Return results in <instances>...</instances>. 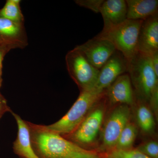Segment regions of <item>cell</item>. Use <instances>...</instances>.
<instances>
[{
    "mask_svg": "<svg viewBox=\"0 0 158 158\" xmlns=\"http://www.w3.org/2000/svg\"><path fill=\"white\" fill-rule=\"evenodd\" d=\"M100 13L104 21L106 31L118 26L127 19V5L124 0H107L102 4Z\"/></svg>",
    "mask_w": 158,
    "mask_h": 158,
    "instance_id": "cell-13",
    "label": "cell"
},
{
    "mask_svg": "<svg viewBox=\"0 0 158 158\" xmlns=\"http://www.w3.org/2000/svg\"><path fill=\"white\" fill-rule=\"evenodd\" d=\"M150 56L153 69L154 71L156 76L158 77V51L154 53Z\"/></svg>",
    "mask_w": 158,
    "mask_h": 158,
    "instance_id": "cell-24",
    "label": "cell"
},
{
    "mask_svg": "<svg viewBox=\"0 0 158 158\" xmlns=\"http://www.w3.org/2000/svg\"><path fill=\"white\" fill-rule=\"evenodd\" d=\"M137 135V127L129 122L121 132L114 149L124 150L131 149Z\"/></svg>",
    "mask_w": 158,
    "mask_h": 158,
    "instance_id": "cell-17",
    "label": "cell"
},
{
    "mask_svg": "<svg viewBox=\"0 0 158 158\" xmlns=\"http://www.w3.org/2000/svg\"><path fill=\"white\" fill-rule=\"evenodd\" d=\"M27 123L31 144L40 158H105L100 153L80 147L52 131L46 125Z\"/></svg>",
    "mask_w": 158,
    "mask_h": 158,
    "instance_id": "cell-1",
    "label": "cell"
},
{
    "mask_svg": "<svg viewBox=\"0 0 158 158\" xmlns=\"http://www.w3.org/2000/svg\"><path fill=\"white\" fill-rule=\"evenodd\" d=\"M65 59L69 73L81 92L95 88L99 69L91 65L76 48L67 53Z\"/></svg>",
    "mask_w": 158,
    "mask_h": 158,
    "instance_id": "cell-5",
    "label": "cell"
},
{
    "mask_svg": "<svg viewBox=\"0 0 158 158\" xmlns=\"http://www.w3.org/2000/svg\"><path fill=\"white\" fill-rule=\"evenodd\" d=\"M143 20L127 19L118 26L97 35L113 44L116 50L121 52L127 61L138 52V34Z\"/></svg>",
    "mask_w": 158,
    "mask_h": 158,
    "instance_id": "cell-4",
    "label": "cell"
},
{
    "mask_svg": "<svg viewBox=\"0 0 158 158\" xmlns=\"http://www.w3.org/2000/svg\"><path fill=\"white\" fill-rule=\"evenodd\" d=\"M13 49H14V48L11 46L0 44V89L2 88L3 81L2 77L3 61L6 54Z\"/></svg>",
    "mask_w": 158,
    "mask_h": 158,
    "instance_id": "cell-22",
    "label": "cell"
},
{
    "mask_svg": "<svg viewBox=\"0 0 158 158\" xmlns=\"http://www.w3.org/2000/svg\"><path fill=\"white\" fill-rule=\"evenodd\" d=\"M98 107L88 113L73 132L63 137L83 148L95 141L104 116V109Z\"/></svg>",
    "mask_w": 158,
    "mask_h": 158,
    "instance_id": "cell-7",
    "label": "cell"
},
{
    "mask_svg": "<svg viewBox=\"0 0 158 158\" xmlns=\"http://www.w3.org/2000/svg\"></svg>",
    "mask_w": 158,
    "mask_h": 158,
    "instance_id": "cell-26",
    "label": "cell"
},
{
    "mask_svg": "<svg viewBox=\"0 0 158 158\" xmlns=\"http://www.w3.org/2000/svg\"><path fill=\"white\" fill-rule=\"evenodd\" d=\"M28 44L24 23L15 22L0 17V44L23 49Z\"/></svg>",
    "mask_w": 158,
    "mask_h": 158,
    "instance_id": "cell-11",
    "label": "cell"
},
{
    "mask_svg": "<svg viewBox=\"0 0 158 158\" xmlns=\"http://www.w3.org/2000/svg\"><path fill=\"white\" fill-rule=\"evenodd\" d=\"M106 90L105 94L111 105L129 106L134 103V92L128 74H123L118 77Z\"/></svg>",
    "mask_w": 158,
    "mask_h": 158,
    "instance_id": "cell-12",
    "label": "cell"
},
{
    "mask_svg": "<svg viewBox=\"0 0 158 158\" xmlns=\"http://www.w3.org/2000/svg\"><path fill=\"white\" fill-rule=\"evenodd\" d=\"M75 48L91 65L99 70L116 50L112 43L97 36Z\"/></svg>",
    "mask_w": 158,
    "mask_h": 158,
    "instance_id": "cell-8",
    "label": "cell"
},
{
    "mask_svg": "<svg viewBox=\"0 0 158 158\" xmlns=\"http://www.w3.org/2000/svg\"><path fill=\"white\" fill-rule=\"evenodd\" d=\"M17 123V137L13 143V151L19 158H40L32 146L30 131L27 121L16 113L11 112Z\"/></svg>",
    "mask_w": 158,
    "mask_h": 158,
    "instance_id": "cell-14",
    "label": "cell"
},
{
    "mask_svg": "<svg viewBox=\"0 0 158 158\" xmlns=\"http://www.w3.org/2000/svg\"><path fill=\"white\" fill-rule=\"evenodd\" d=\"M127 71L138 95L149 102L158 88V77L153 69L150 56L138 52L128 61Z\"/></svg>",
    "mask_w": 158,
    "mask_h": 158,
    "instance_id": "cell-3",
    "label": "cell"
},
{
    "mask_svg": "<svg viewBox=\"0 0 158 158\" xmlns=\"http://www.w3.org/2000/svg\"><path fill=\"white\" fill-rule=\"evenodd\" d=\"M127 19L144 20L158 13V0H126Z\"/></svg>",
    "mask_w": 158,
    "mask_h": 158,
    "instance_id": "cell-15",
    "label": "cell"
},
{
    "mask_svg": "<svg viewBox=\"0 0 158 158\" xmlns=\"http://www.w3.org/2000/svg\"><path fill=\"white\" fill-rule=\"evenodd\" d=\"M107 158H149L137 149H114L108 153Z\"/></svg>",
    "mask_w": 158,
    "mask_h": 158,
    "instance_id": "cell-19",
    "label": "cell"
},
{
    "mask_svg": "<svg viewBox=\"0 0 158 158\" xmlns=\"http://www.w3.org/2000/svg\"><path fill=\"white\" fill-rule=\"evenodd\" d=\"M131 110L127 105H119L111 113L105 124L102 135V150L115 149L121 132L129 122Z\"/></svg>",
    "mask_w": 158,
    "mask_h": 158,
    "instance_id": "cell-6",
    "label": "cell"
},
{
    "mask_svg": "<svg viewBox=\"0 0 158 158\" xmlns=\"http://www.w3.org/2000/svg\"><path fill=\"white\" fill-rule=\"evenodd\" d=\"M20 0H7L4 7L0 9V17L11 21L24 23V17L20 7Z\"/></svg>",
    "mask_w": 158,
    "mask_h": 158,
    "instance_id": "cell-16",
    "label": "cell"
},
{
    "mask_svg": "<svg viewBox=\"0 0 158 158\" xmlns=\"http://www.w3.org/2000/svg\"><path fill=\"white\" fill-rule=\"evenodd\" d=\"M137 150L150 158H158V144L156 141H150L141 144Z\"/></svg>",
    "mask_w": 158,
    "mask_h": 158,
    "instance_id": "cell-20",
    "label": "cell"
},
{
    "mask_svg": "<svg viewBox=\"0 0 158 158\" xmlns=\"http://www.w3.org/2000/svg\"><path fill=\"white\" fill-rule=\"evenodd\" d=\"M105 90L94 88L81 91L78 98L65 116L53 124L46 125L52 131L68 135L78 127L89 111L104 96Z\"/></svg>",
    "mask_w": 158,
    "mask_h": 158,
    "instance_id": "cell-2",
    "label": "cell"
},
{
    "mask_svg": "<svg viewBox=\"0 0 158 158\" xmlns=\"http://www.w3.org/2000/svg\"><path fill=\"white\" fill-rule=\"evenodd\" d=\"M158 88L155 90L153 93L150 99L149 102L150 103L152 107L156 113L158 111Z\"/></svg>",
    "mask_w": 158,
    "mask_h": 158,
    "instance_id": "cell-25",
    "label": "cell"
},
{
    "mask_svg": "<svg viewBox=\"0 0 158 158\" xmlns=\"http://www.w3.org/2000/svg\"><path fill=\"white\" fill-rule=\"evenodd\" d=\"M103 0H76L75 2L78 6L90 9L95 13H99Z\"/></svg>",
    "mask_w": 158,
    "mask_h": 158,
    "instance_id": "cell-21",
    "label": "cell"
},
{
    "mask_svg": "<svg viewBox=\"0 0 158 158\" xmlns=\"http://www.w3.org/2000/svg\"><path fill=\"white\" fill-rule=\"evenodd\" d=\"M127 70V59L121 52L116 50L100 69L94 88L106 90L118 77Z\"/></svg>",
    "mask_w": 158,
    "mask_h": 158,
    "instance_id": "cell-9",
    "label": "cell"
},
{
    "mask_svg": "<svg viewBox=\"0 0 158 158\" xmlns=\"http://www.w3.org/2000/svg\"><path fill=\"white\" fill-rule=\"evenodd\" d=\"M138 125L145 133H152L155 128V122L153 114L147 106L141 105L137 111Z\"/></svg>",
    "mask_w": 158,
    "mask_h": 158,
    "instance_id": "cell-18",
    "label": "cell"
},
{
    "mask_svg": "<svg viewBox=\"0 0 158 158\" xmlns=\"http://www.w3.org/2000/svg\"><path fill=\"white\" fill-rule=\"evenodd\" d=\"M137 50L149 56L158 52V13L143 20L138 34Z\"/></svg>",
    "mask_w": 158,
    "mask_h": 158,
    "instance_id": "cell-10",
    "label": "cell"
},
{
    "mask_svg": "<svg viewBox=\"0 0 158 158\" xmlns=\"http://www.w3.org/2000/svg\"><path fill=\"white\" fill-rule=\"evenodd\" d=\"M12 110L7 103L6 98L0 92V119L6 113H11Z\"/></svg>",
    "mask_w": 158,
    "mask_h": 158,
    "instance_id": "cell-23",
    "label": "cell"
}]
</instances>
